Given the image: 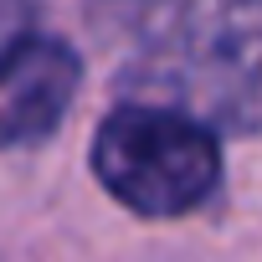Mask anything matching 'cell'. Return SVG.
Returning <instances> with one entry per match:
<instances>
[{"instance_id": "1", "label": "cell", "mask_w": 262, "mask_h": 262, "mask_svg": "<svg viewBox=\"0 0 262 262\" xmlns=\"http://www.w3.org/2000/svg\"><path fill=\"white\" fill-rule=\"evenodd\" d=\"M93 170L103 190L139 216H185L221 180L216 134L160 103H123L93 134Z\"/></svg>"}, {"instance_id": "3", "label": "cell", "mask_w": 262, "mask_h": 262, "mask_svg": "<svg viewBox=\"0 0 262 262\" xmlns=\"http://www.w3.org/2000/svg\"><path fill=\"white\" fill-rule=\"evenodd\" d=\"M31 16H36L31 0H0V62H11V57L26 47V36H31Z\"/></svg>"}, {"instance_id": "2", "label": "cell", "mask_w": 262, "mask_h": 262, "mask_svg": "<svg viewBox=\"0 0 262 262\" xmlns=\"http://www.w3.org/2000/svg\"><path fill=\"white\" fill-rule=\"evenodd\" d=\"M82 82V62L62 41H26L0 62V149L41 144L57 134Z\"/></svg>"}]
</instances>
